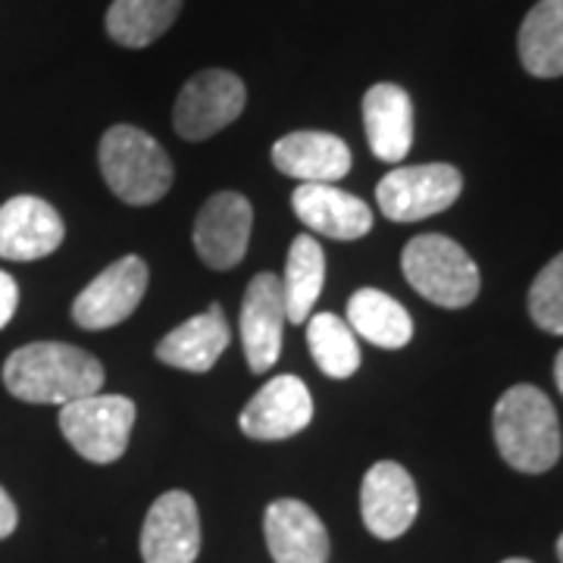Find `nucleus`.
<instances>
[{"instance_id": "4be33fe9", "label": "nucleus", "mask_w": 563, "mask_h": 563, "mask_svg": "<svg viewBox=\"0 0 563 563\" xmlns=\"http://www.w3.org/2000/svg\"><path fill=\"white\" fill-rule=\"evenodd\" d=\"M181 0H113L103 25L120 47H147L179 20Z\"/></svg>"}, {"instance_id": "412c9836", "label": "nucleus", "mask_w": 563, "mask_h": 563, "mask_svg": "<svg viewBox=\"0 0 563 563\" xmlns=\"http://www.w3.org/2000/svg\"><path fill=\"white\" fill-rule=\"evenodd\" d=\"M347 325L366 339L388 351H398L413 339V320L401 303L379 288H361L347 301Z\"/></svg>"}, {"instance_id": "f3484780", "label": "nucleus", "mask_w": 563, "mask_h": 563, "mask_svg": "<svg viewBox=\"0 0 563 563\" xmlns=\"http://www.w3.org/2000/svg\"><path fill=\"white\" fill-rule=\"evenodd\" d=\"M291 207L298 220L307 222V229L335 242H357L373 229L369 203L335 185H298V191L291 195Z\"/></svg>"}, {"instance_id": "c85d7f7f", "label": "nucleus", "mask_w": 563, "mask_h": 563, "mask_svg": "<svg viewBox=\"0 0 563 563\" xmlns=\"http://www.w3.org/2000/svg\"><path fill=\"white\" fill-rule=\"evenodd\" d=\"M558 558H561V563H563V536L558 539Z\"/></svg>"}, {"instance_id": "423d86ee", "label": "nucleus", "mask_w": 563, "mask_h": 563, "mask_svg": "<svg viewBox=\"0 0 563 563\" xmlns=\"http://www.w3.org/2000/svg\"><path fill=\"white\" fill-rule=\"evenodd\" d=\"M463 176L451 163L398 166L376 185V201L391 222H417L448 210L461 198Z\"/></svg>"}, {"instance_id": "ddd939ff", "label": "nucleus", "mask_w": 563, "mask_h": 563, "mask_svg": "<svg viewBox=\"0 0 563 563\" xmlns=\"http://www.w3.org/2000/svg\"><path fill=\"white\" fill-rule=\"evenodd\" d=\"M60 213L41 198L20 195L0 207V257L13 263L41 261L63 244Z\"/></svg>"}, {"instance_id": "f8f14e48", "label": "nucleus", "mask_w": 563, "mask_h": 563, "mask_svg": "<svg viewBox=\"0 0 563 563\" xmlns=\"http://www.w3.org/2000/svg\"><path fill=\"white\" fill-rule=\"evenodd\" d=\"M313 420L310 388L298 376H276L244 404L239 426L247 439L257 442H282L303 432Z\"/></svg>"}, {"instance_id": "4468645a", "label": "nucleus", "mask_w": 563, "mask_h": 563, "mask_svg": "<svg viewBox=\"0 0 563 563\" xmlns=\"http://www.w3.org/2000/svg\"><path fill=\"white\" fill-rule=\"evenodd\" d=\"M282 279L276 273H257L242 301V347L247 366L254 373H266L282 354Z\"/></svg>"}, {"instance_id": "9d476101", "label": "nucleus", "mask_w": 563, "mask_h": 563, "mask_svg": "<svg viewBox=\"0 0 563 563\" xmlns=\"http://www.w3.org/2000/svg\"><path fill=\"white\" fill-rule=\"evenodd\" d=\"M254 229V207L239 191L207 198L195 220V247L210 269H232L244 261Z\"/></svg>"}, {"instance_id": "6e6552de", "label": "nucleus", "mask_w": 563, "mask_h": 563, "mask_svg": "<svg viewBox=\"0 0 563 563\" xmlns=\"http://www.w3.org/2000/svg\"><path fill=\"white\" fill-rule=\"evenodd\" d=\"M147 279L151 273L141 257H122L110 263L98 279H91L81 288V295L73 303V320L88 332L120 325L139 310L141 298L147 291Z\"/></svg>"}, {"instance_id": "bb28decb", "label": "nucleus", "mask_w": 563, "mask_h": 563, "mask_svg": "<svg viewBox=\"0 0 563 563\" xmlns=\"http://www.w3.org/2000/svg\"><path fill=\"white\" fill-rule=\"evenodd\" d=\"M20 523V514H16V504L13 498L0 488V539L13 536V529Z\"/></svg>"}, {"instance_id": "dca6fc26", "label": "nucleus", "mask_w": 563, "mask_h": 563, "mask_svg": "<svg viewBox=\"0 0 563 563\" xmlns=\"http://www.w3.org/2000/svg\"><path fill=\"white\" fill-rule=\"evenodd\" d=\"M273 163L301 185H335L351 173V147L332 132H291L273 144Z\"/></svg>"}, {"instance_id": "9b49d317", "label": "nucleus", "mask_w": 563, "mask_h": 563, "mask_svg": "<svg viewBox=\"0 0 563 563\" xmlns=\"http://www.w3.org/2000/svg\"><path fill=\"white\" fill-rule=\"evenodd\" d=\"M361 514L366 529L385 542L401 539L413 526L420 514V495L413 476L401 463L379 461L376 466H369V473L363 476Z\"/></svg>"}, {"instance_id": "6ab92c4d", "label": "nucleus", "mask_w": 563, "mask_h": 563, "mask_svg": "<svg viewBox=\"0 0 563 563\" xmlns=\"http://www.w3.org/2000/svg\"><path fill=\"white\" fill-rule=\"evenodd\" d=\"M225 347H229V322L220 303H213L198 317L176 325L169 335H163L157 344V361L185 373H207L217 366Z\"/></svg>"}, {"instance_id": "a211bd4d", "label": "nucleus", "mask_w": 563, "mask_h": 563, "mask_svg": "<svg viewBox=\"0 0 563 563\" xmlns=\"http://www.w3.org/2000/svg\"><path fill=\"white\" fill-rule=\"evenodd\" d=\"M363 129L373 154L385 163H401L413 144V103L401 85L379 81L363 98Z\"/></svg>"}, {"instance_id": "39448f33", "label": "nucleus", "mask_w": 563, "mask_h": 563, "mask_svg": "<svg viewBox=\"0 0 563 563\" xmlns=\"http://www.w3.org/2000/svg\"><path fill=\"white\" fill-rule=\"evenodd\" d=\"M135 426V404L125 395H88L60 407V432L76 454L91 463H113L125 454Z\"/></svg>"}, {"instance_id": "20e7f679", "label": "nucleus", "mask_w": 563, "mask_h": 563, "mask_svg": "<svg viewBox=\"0 0 563 563\" xmlns=\"http://www.w3.org/2000/svg\"><path fill=\"white\" fill-rule=\"evenodd\" d=\"M404 279L426 301L457 310L476 301L479 295V266L448 235H417L401 254Z\"/></svg>"}, {"instance_id": "5701e85b", "label": "nucleus", "mask_w": 563, "mask_h": 563, "mask_svg": "<svg viewBox=\"0 0 563 563\" xmlns=\"http://www.w3.org/2000/svg\"><path fill=\"white\" fill-rule=\"evenodd\" d=\"M325 282V257L317 239L298 235L288 251L285 276H282V301H285V320L307 322L313 317V307Z\"/></svg>"}, {"instance_id": "7ed1b4c3", "label": "nucleus", "mask_w": 563, "mask_h": 563, "mask_svg": "<svg viewBox=\"0 0 563 563\" xmlns=\"http://www.w3.org/2000/svg\"><path fill=\"white\" fill-rule=\"evenodd\" d=\"M98 161L110 191L132 207L157 203L173 188V161L166 157L161 141L135 125L107 129Z\"/></svg>"}, {"instance_id": "2eb2a0df", "label": "nucleus", "mask_w": 563, "mask_h": 563, "mask_svg": "<svg viewBox=\"0 0 563 563\" xmlns=\"http://www.w3.org/2000/svg\"><path fill=\"white\" fill-rule=\"evenodd\" d=\"M263 532L276 563H325L329 532L313 507L295 498H279L263 514Z\"/></svg>"}, {"instance_id": "f03ea898", "label": "nucleus", "mask_w": 563, "mask_h": 563, "mask_svg": "<svg viewBox=\"0 0 563 563\" xmlns=\"http://www.w3.org/2000/svg\"><path fill=\"white\" fill-rule=\"evenodd\" d=\"M495 444L520 473H548L561 461V420L551 398L536 385H514L495 404Z\"/></svg>"}, {"instance_id": "c756f323", "label": "nucleus", "mask_w": 563, "mask_h": 563, "mask_svg": "<svg viewBox=\"0 0 563 563\" xmlns=\"http://www.w3.org/2000/svg\"><path fill=\"white\" fill-rule=\"evenodd\" d=\"M504 563H532V561H526V558H510V561H504Z\"/></svg>"}, {"instance_id": "aec40b11", "label": "nucleus", "mask_w": 563, "mask_h": 563, "mask_svg": "<svg viewBox=\"0 0 563 563\" xmlns=\"http://www.w3.org/2000/svg\"><path fill=\"white\" fill-rule=\"evenodd\" d=\"M520 60L536 79L563 76V0H539L520 25Z\"/></svg>"}, {"instance_id": "a878e982", "label": "nucleus", "mask_w": 563, "mask_h": 563, "mask_svg": "<svg viewBox=\"0 0 563 563\" xmlns=\"http://www.w3.org/2000/svg\"><path fill=\"white\" fill-rule=\"evenodd\" d=\"M16 303H20V288H16V282H13L10 273H3V269H0V329L13 320Z\"/></svg>"}, {"instance_id": "b1692460", "label": "nucleus", "mask_w": 563, "mask_h": 563, "mask_svg": "<svg viewBox=\"0 0 563 563\" xmlns=\"http://www.w3.org/2000/svg\"><path fill=\"white\" fill-rule=\"evenodd\" d=\"M307 347L317 366L332 379H347L361 366V347L354 339V329L335 313H313L307 320Z\"/></svg>"}, {"instance_id": "0eeeda50", "label": "nucleus", "mask_w": 563, "mask_h": 563, "mask_svg": "<svg viewBox=\"0 0 563 563\" xmlns=\"http://www.w3.org/2000/svg\"><path fill=\"white\" fill-rule=\"evenodd\" d=\"M247 91L229 69H203L185 81L173 107V125L185 141H203L242 117Z\"/></svg>"}, {"instance_id": "393cba45", "label": "nucleus", "mask_w": 563, "mask_h": 563, "mask_svg": "<svg viewBox=\"0 0 563 563\" xmlns=\"http://www.w3.org/2000/svg\"><path fill=\"white\" fill-rule=\"evenodd\" d=\"M529 317L532 322L551 332L563 335V254L544 266L529 288Z\"/></svg>"}, {"instance_id": "f257e3e1", "label": "nucleus", "mask_w": 563, "mask_h": 563, "mask_svg": "<svg viewBox=\"0 0 563 563\" xmlns=\"http://www.w3.org/2000/svg\"><path fill=\"white\" fill-rule=\"evenodd\" d=\"M3 385L25 404H69L98 395L103 366L98 357L66 342H35L16 347L3 363Z\"/></svg>"}, {"instance_id": "cd10ccee", "label": "nucleus", "mask_w": 563, "mask_h": 563, "mask_svg": "<svg viewBox=\"0 0 563 563\" xmlns=\"http://www.w3.org/2000/svg\"><path fill=\"white\" fill-rule=\"evenodd\" d=\"M554 383H558V388H561L563 395V351L558 354V361H554Z\"/></svg>"}, {"instance_id": "1a4fd4ad", "label": "nucleus", "mask_w": 563, "mask_h": 563, "mask_svg": "<svg viewBox=\"0 0 563 563\" xmlns=\"http://www.w3.org/2000/svg\"><path fill=\"white\" fill-rule=\"evenodd\" d=\"M201 554V517L188 492H166L141 526L144 563H195Z\"/></svg>"}]
</instances>
